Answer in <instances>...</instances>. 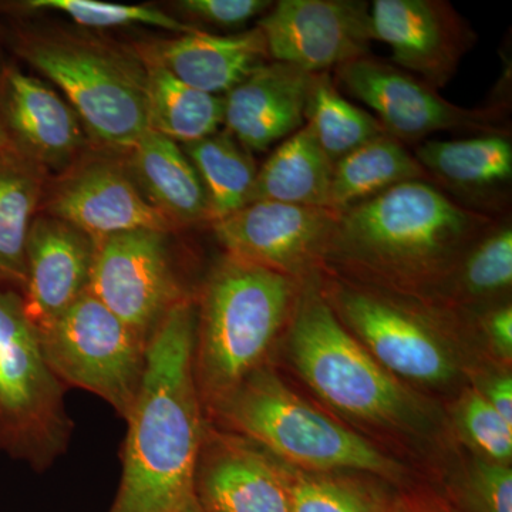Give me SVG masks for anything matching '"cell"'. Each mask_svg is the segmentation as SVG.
Listing matches in <instances>:
<instances>
[{
    "mask_svg": "<svg viewBox=\"0 0 512 512\" xmlns=\"http://www.w3.org/2000/svg\"><path fill=\"white\" fill-rule=\"evenodd\" d=\"M0 117L6 131L29 156L59 164L82 147V121L67 101L42 80L9 69L3 82Z\"/></svg>",
    "mask_w": 512,
    "mask_h": 512,
    "instance_id": "20",
    "label": "cell"
},
{
    "mask_svg": "<svg viewBox=\"0 0 512 512\" xmlns=\"http://www.w3.org/2000/svg\"><path fill=\"white\" fill-rule=\"evenodd\" d=\"M28 8L57 10L79 25L89 26V28L146 25L171 30L181 35L200 30L174 19L167 13L146 8V6L114 5V3L97 2V0H32L28 3Z\"/></svg>",
    "mask_w": 512,
    "mask_h": 512,
    "instance_id": "30",
    "label": "cell"
},
{
    "mask_svg": "<svg viewBox=\"0 0 512 512\" xmlns=\"http://www.w3.org/2000/svg\"><path fill=\"white\" fill-rule=\"evenodd\" d=\"M197 306L174 305L147 345L146 369L126 417L123 474L110 512H178L194 498L204 439L194 376Z\"/></svg>",
    "mask_w": 512,
    "mask_h": 512,
    "instance_id": "1",
    "label": "cell"
},
{
    "mask_svg": "<svg viewBox=\"0 0 512 512\" xmlns=\"http://www.w3.org/2000/svg\"><path fill=\"white\" fill-rule=\"evenodd\" d=\"M500 221L468 210L436 185L410 181L340 212L326 256L384 278L421 282L456 272Z\"/></svg>",
    "mask_w": 512,
    "mask_h": 512,
    "instance_id": "2",
    "label": "cell"
},
{
    "mask_svg": "<svg viewBox=\"0 0 512 512\" xmlns=\"http://www.w3.org/2000/svg\"><path fill=\"white\" fill-rule=\"evenodd\" d=\"M335 76L346 92L375 111L386 134L400 143H417L440 131L511 137L507 104L457 106L419 77L375 56L342 64Z\"/></svg>",
    "mask_w": 512,
    "mask_h": 512,
    "instance_id": "9",
    "label": "cell"
},
{
    "mask_svg": "<svg viewBox=\"0 0 512 512\" xmlns=\"http://www.w3.org/2000/svg\"><path fill=\"white\" fill-rule=\"evenodd\" d=\"M66 389L47 363L19 293L0 289V454L36 471L52 467L73 436Z\"/></svg>",
    "mask_w": 512,
    "mask_h": 512,
    "instance_id": "4",
    "label": "cell"
},
{
    "mask_svg": "<svg viewBox=\"0 0 512 512\" xmlns=\"http://www.w3.org/2000/svg\"><path fill=\"white\" fill-rule=\"evenodd\" d=\"M50 217L74 225L94 241L137 229L173 228L124 171L107 163L84 167L60 185L50 201Z\"/></svg>",
    "mask_w": 512,
    "mask_h": 512,
    "instance_id": "18",
    "label": "cell"
},
{
    "mask_svg": "<svg viewBox=\"0 0 512 512\" xmlns=\"http://www.w3.org/2000/svg\"><path fill=\"white\" fill-rule=\"evenodd\" d=\"M473 491L481 512H512V473L501 463H478Z\"/></svg>",
    "mask_w": 512,
    "mask_h": 512,
    "instance_id": "34",
    "label": "cell"
},
{
    "mask_svg": "<svg viewBox=\"0 0 512 512\" xmlns=\"http://www.w3.org/2000/svg\"><path fill=\"white\" fill-rule=\"evenodd\" d=\"M340 212L258 201L212 222L227 256L293 276L326 258Z\"/></svg>",
    "mask_w": 512,
    "mask_h": 512,
    "instance_id": "13",
    "label": "cell"
},
{
    "mask_svg": "<svg viewBox=\"0 0 512 512\" xmlns=\"http://www.w3.org/2000/svg\"><path fill=\"white\" fill-rule=\"evenodd\" d=\"M10 143V138L8 131H6L5 124H3L2 117H0V150L3 148H8Z\"/></svg>",
    "mask_w": 512,
    "mask_h": 512,
    "instance_id": "38",
    "label": "cell"
},
{
    "mask_svg": "<svg viewBox=\"0 0 512 512\" xmlns=\"http://www.w3.org/2000/svg\"><path fill=\"white\" fill-rule=\"evenodd\" d=\"M485 330L495 348L505 356L512 352V308L511 305L500 306L487 316Z\"/></svg>",
    "mask_w": 512,
    "mask_h": 512,
    "instance_id": "35",
    "label": "cell"
},
{
    "mask_svg": "<svg viewBox=\"0 0 512 512\" xmlns=\"http://www.w3.org/2000/svg\"><path fill=\"white\" fill-rule=\"evenodd\" d=\"M131 165L144 197L171 224L210 222L204 185L175 141L148 131L133 147Z\"/></svg>",
    "mask_w": 512,
    "mask_h": 512,
    "instance_id": "22",
    "label": "cell"
},
{
    "mask_svg": "<svg viewBox=\"0 0 512 512\" xmlns=\"http://www.w3.org/2000/svg\"><path fill=\"white\" fill-rule=\"evenodd\" d=\"M94 254L96 241L74 225L55 217L32 222L20 298L37 332L49 328L89 292Z\"/></svg>",
    "mask_w": 512,
    "mask_h": 512,
    "instance_id": "15",
    "label": "cell"
},
{
    "mask_svg": "<svg viewBox=\"0 0 512 512\" xmlns=\"http://www.w3.org/2000/svg\"><path fill=\"white\" fill-rule=\"evenodd\" d=\"M147 92L151 130L175 143L210 137L224 123V97L180 82L160 64L147 72Z\"/></svg>",
    "mask_w": 512,
    "mask_h": 512,
    "instance_id": "25",
    "label": "cell"
},
{
    "mask_svg": "<svg viewBox=\"0 0 512 512\" xmlns=\"http://www.w3.org/2000/svg\"><path fill=\"white\" fill-rule=\"evenodd\" d=\"M373 37L392 50L394 66L443 89L477 43L466 19L444 0H375Z\"/></svg>",
    "mask_w": 512,
    "mask_h": 512,
    "instance_id": "14",
    "label": "cell"
},
{
    "mask_svg": "<svg viewBox=\"0 0 512 512\" xmlns=\"http://www.w3.org/2000/svg\"><path fill=\"white\" fill-rule=\"evenodd\" d=\"M333 163L308 126L285 138L256 173L249 204L281 202L329 208Z\"/></svg>",
    "mask_w": 512,
    "mask_h": 512,
    "instance_id": "23",
    "label": "cell"
},
{
    "mask_svg": "<svg viewBox=\"0 0 512 512\" xmlns=\"http://www.w3.org/2000/svg\"><path fill=\"white\" fill-rule=\"evenodd\" d=\"M23 55L101 143L133 148L151 130L147 73L126 57L76 40H37Z\"/></svg>",
    "mask_w": 512,
    "mask_h": 512,
    "instance_id": "7",
    "label": "cell"
},
{
    "mask_svg": "<svg viewBox=\"0 0 512 512\" xmlns=\"http://www.w3.org/2000/svg\"><path fill=\"white\" fill-rule=\"evenodd\" d=\"M215 409L229 426L296 466L396 471L394 461L375 446L313 409L265 370H255Z\"/></svg>",
    "mask_w": 512,
    "mask_h": 512,
    "instance_id": "5",
    "label": "cell"
},
{
    "mask_svg": "<svg viewBox=\"0 0 512 512\" xmlns=\"http://www.w3.org/2000/svg\"><path fill=\"white\" fill-rule=\"evenodd\" d=\"M289 495L291 512H379L359 488L328 478L299 477Z\"/></svg>",
    "mask_w": 512,
    "mask_h": 512,
    "instance_id": "31",
    "label": "cell"
},
{
    "mask_svg": "<svg viewBox=\"0 0 512 512\" xmlns=\"http://www.w3.org/2000/svg\"><path fill=\"white\" fill-rule=\"evenodd\" d=\"M207 194L210 224L249 204L256 173L255 160L227 131L185 144Z\"/></svg>",
    "mask_w": 512,
    "mask_h": 512,
    "instance_id": "26",
    "label": "cell"
},
{
    "mask_svg": "<svg viewBox=\"0 0 512 512\" xmlns=\"http://www.w3.org/2000/svg\"><path fill=\"white\" fill-rule=\"evenodd\" d=\"M312 74L271 62L224 97V126L249 153H262L305 126Z\"/></svg>",
    "mask_w": 512,
    "mask_h": 512,
    "instance_id": "17",
    "label": "cell"
},
{
    "mask_svg": "<svg viewBox=\"0 0 512 512\" xmlns=\"http://www.w3.org/2000/svg\"><path fill=\"white\" fill-rule=\"evenodd\" d=\"M299 302L293 276L227 256L197 309L194 376L201 400L217 406L258 370Z\"/></svg>",
    "mask_w": 512,
    "mask_h": 512,
    "instance_id": "3",
    "label": "cell"
},
{
    "mask_svg": "<svg viewBox=\"0 0 512 512\" xmlns=\"http://www.w3.org/2000/svg\"><path fill=\"white\" fill-rule=\"evenodd\" d=\"M410 181L431 184L416 156L396 138L382 134L333 164L329 208L343 212Z\"/></svg>",
    "mask_w": 512,
    "mask_h": 512,
    "instance_id": "24",
    "label": "cell"
},
{
    "mask_svg": "<svg viewBox=\"0 0 512 512\" xmlns=\"http://www.w3.org/2000/svg\"><path fill=\"white\" fill-rule=\"evenodd\" d=\"M431 184L468 210L503 220L511 217V137L487 134L426 141L414 150Z\"/></svg>",
    "mask_w": 512,
    "mask_h": 512,
    "instance_id": "16",
    "label": "cell"
},
{
    "mask_svg": "<svg viewBox=\"0 0 512 512\" xmlns=\"http://www.w3.org/2000/svg\"><path fill=\"white\" fill-rule=\"evenodd\" d=\"M458 293L471 299L491 298L511 288L512 225L504 218L478 239L457 266Z\"/></svg>",
    "mask_w": 512,
    "mask_h": 512,
    "instance_id": "29",
    "label": "cell"
},
{
    "mask_svg": "<svg viewBox=\"0 0 512 512\" xmlns=\"http://www.w3.org/2000/svg\"><path fill=\"white\" fill-rule=\"evenodd\" d=\"M291 348L303 379L340 412L399 423L412 412L406 390L345 329L320 293L309 292L293 315Z\"/></svg>",
    "mask_w": 512,
    "mask_h": 512,
    "instance_id": "6",
    "label": "cell"
},
{
    "mask_svg": "<svg viewBox=\"0 0 512 512\" xmlns=\"http://www.w3.org/2000/svg\"><path fill=\"white\" fill-rule=\"evenodd\" d=\"M485 399L493 406L495 412L503 417L505 423L512 427V380L510 376L498 377L488 386Z\"/></svg>",
    "mask_w": 512,
    "mask_h": 512,
    "instance_id": "36",
    "label": "cell"
},
{
    "mask_svg": "<svg viewBox=\"0 0 512 512\" xmlns=\"http://www.w3.org/2000/svg\"><path fill=\"white\" fill-rule=\"evenodd\" d=\"M256 28L271 60L309 74L372 55L375 42L365 0H279Z\"/></svg>",
    "mask_w": 512,
    "mask_h": 512,
    "instance_id": "12",
    "label": "cell"
},
{
    "mask_svg": "<svg viewBox=\"0 0 512 512\" xmlns=\"http://www.w3.org/2000/svg\"><path fill=\"white\" fill-rule=\"evenodd\" d=\"M194 495L207 512H291L288 481L254 448L229 437L204 439Z\"/></svg>",
    "mask_w": 512,
    "mask_h": 512,
    "instance_id": "19",
    "label": "cell"
},
{
    "mask_svg": "<svg viewBox=\"0 0 512 512\" xmlns=\"http://www.w3.org/2000/svg\"><path fill=\"white\" fill-rule=\"evenodd\" d=\"M164 234L137 229L96 241L89 292L141 338L187 296L175 279Z\"/></svg>",
    "mask_w": 512,
    "mask_h": 512,
    "instance_id": "10",
    "label": "cell"
},
{
    "mask_svg": "<svg viewBox=\"0 0 512 512\" xmlns=\"http://www.w3.org/2000/svg\"><path fill=\"white\" fill-rule=\"evenodd\" d=\"M269 60L258 28L228 36L198 30L157 50V64L180 82L212 96L227 94Z\"/></svg>",
    "mask_w": 512,
    "mask_h": 512,
    "instance_id": "21",
    "label": "cell"
},
{
    "mask_svg": "<svg viewBox=\"0 0 512 512\" xmlns=\"http://www.w3.org/2000/svg\"><path fill=\"white\" fill-rule=\"evenodd\" d=\"M39 336L47 363L64 386L96 394L126 420L143 380L148 340L90 292Z\"/></svg>",
    "mask_w": 512,
    "mask_h": 512,
    "instance_id": "8",
    "label": "cell"
},
{
    "mask_svg": "<svg viewBox=\"0 0 512 512\" xmlns=\"http://www.w3.org/2000/svg\"><path fill=\"white\" fill-rule=\"evenodd\" d=\"M322 298L387 372L429 383L453 375L443 343L420 309L366 286L336 282Z\"/></svg>",
    "mask_w": 512,
    "mask_h": 512,
    "instance_id": "11",
    "label": "cell"
},
{
    "mask_svg": "<svg viewBox=\"0 0 512 512\" xmlns=\"http://www.w3.org/2000/svg\"><path fill=\"white\" fill-rule=\"evenodd\" d=\"M463 426L470 439L495 461L510 460L512 456V427L508 426L488 400L471 393L463 406Z\"/></svg>",
    "mask_w": 512,
    "mask_h": 512,
    "instance_id": "32",
    "label": "cell"
},
{
    "mask_svg": "<svg viewBox=\"0 0 512 512\" xmlns=\"http://www.w3.org/2000/svg\"><path fill=\"white\" fill-rule=\"evenodd\" d=\"M274 2L269 0H183L178 9L184 15L222 29L241 28L264 16Z\"/></svg>",
    "mask_w": 512,
    "mask_h": 512,
    "instance_id": "33",
    "label": "cell"
},
{
    "mask_svg": "<svg viewBox=\"0 0 512 512\" xmlns=\"http://www.w3.org/2000/svg\"><path fill=\"white\" fill-rule=\"evenodd\" d=\"M39 197L35 171L6 148L0 150V285L25 286L26 249Z\"/></svg>",
    "mask_w": 512,
    "mask_h": 512,
    "instance_id": "27",
    "label": "cell"
},
{
    "mask_svg": "<svg viewBox=\"0 0 512 512\" xmlns=\"http://www.w3.org/2000/svg\"><path fill=\"white\" fill-rule=\"evenodd\" d=\"M305 124L333 164L367 141L386 134L375 116L340 94L330 72L312 74Z\"/></svg>",
    "mask_w": 512,
    "mask_h": 512,
    "instance_id": "28",
    "label": "cell"
},
{
    "mask_svg": "<svg viewBox=\"0 0 512 512\" xmlns=\"http://www.w3.org/2000/svg\"><path fill=\"white\" fill-rule=\"evenodd\" d=\"M178 512H207L204 510V508L201 507V504L198 503L197 498H191L190 501H188L187 504L184 505L183 508H181Z\"/></svg>",
    "mask_w": 512,
    "mask_h": 512,
    "instance_id": "37",
    "label": "cell"
}]
</instances>
